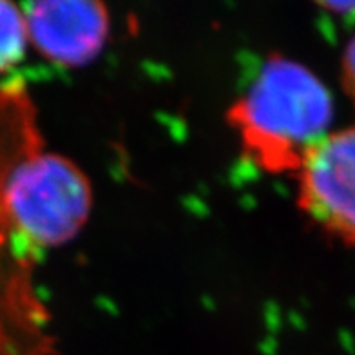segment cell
<instances>
[{
    "instance_id": "cell-6",
    "label": "cell",
    "mask_w": 355,
    "mask_h": 355,
    "mask_svg": "<svg viewBox=\"0 0 355 355\" xmlns=\"http://www.w3.org/2000/svg\"><path fill=\"white\" fill-rule=\"evenodd\" d=\"M28 42L26 15L19 6L0 2V73L11 69L22 58Z\"/></svg>"
},
{
    "instance_id": "cell-1",
    "label": "cell",
    "mask_w": 355,
    "mask_h": 355,
    "mask_svg": "<svg viewBox=\"0 0 355 355\" xmlns=\"http://www.w3.org/2000/svg\"><path fill=\"white\" fill-rule=\"evenodd\" d=\"M229 120L247 155L270 174L297 173L313 145L328 135L332 100L313 73L285 56H270Z\"/></svg>"
},
{
    "instance_id": "cell-5",
    "label": "cell",
    "mask_w": 355,
    "mask_h": 355,
    "mask_svg": "<svg viewBox=\"0 0 355 355\" xmlns=\"http://www.w3.org/2000/svg\"><path fill=\"white\" fill-rule=\"evenodd\" d=\"M29 42L62 66H82L102 51L109 33L105 6L87 0L35 2L26 13Z\"/></svg>"
},
{
    "instance_id": "cell-3",
    "label": "cell",
    "mask_w": 355,
    "mask_h": 355,
    "mask_svg": "<svg viewBox=\"0 0 355 355\" xmlns=\"http://www.w3.org/2000/svg\"><path fill=\"white\" fill-rule=\"evenodd\" d=\"M4 200L15 230L33 250L75 238L93 205L87 176L71 159L44 153L42 147L13 165Z\"/></svg>"
},
{
    "instance_id": "cell-2",
    "label": "cell",
    "mask_w": 355,
    "mask_h": 355,
    "mask_svg": "<svg viewBox=\"0 0 355 355\" xmlns=\"http://www.w3.org/2000/svg\"><path fill=\"white\" fill-rule=\"evenodd\" d=\"M40 145L33 103L22 85H0V355L53 352L47 312L35 290V250L17 234L4 200L13 165Z\"/></svg>"
},
{
    "instance_id": "cell-7",
    "label": "cell",
    "mask_w": 355,
    "mask_h": 355,
    "mask_svg": "<svg viewBox=\"0 0 355 355\" xmlns=\"http://www.w3.org/2000/svg\"><path fill=\"white\" fill-rule=\"evenodd\" d=\"M343 78H345L348 93L352 94V98L355 102V38L346 49L345 56H343Z\"/></svg>"
},
{
    "instance_id": "cell-4",
    "label": "cell",
    "mask_w": 355,
    "mask_h": 355,
    "mask_svg": "<svg viewBox=\"0 0 355 355\" xmlns=\"http://www.w3.org/2000/svg\"><path fill=\"white\" fill-rule=\"evenodd\" d=\"M295 174L301 211L337 241L355 247V123L322 136Z\"/></svg>"
}]
</instances>
